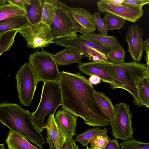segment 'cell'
<instances>
[{
  "label": "cell",
  "mask_w": 149,
  "mask_h": 149,
  "mask_svg": "<svg viewBox=\"0 0 149 149\" xmlns=\"http://www.w3.org/2000/svg\"><path fill=\"white\" fill-rule=\"evenodd\" d=\"M58 82L62 109L81 118L89 126L104 127L110 123L95 100L92 84L86 77L79 72L63 71Z\"/></svg>",
  "instance_id": "6da1fadb"
},
{
  "label": "cell",
  "mask_w": 149,
  "mask_h": 149,
  "mask_svg": "<svg viewBox=\"0 0 149 149\" xmlns=\"http://www.w3.org/2000/svg\"><path fill=\"white\" fill-rule=\"evenodd\" d=\"M32 114L17 104L3 102L0 105L1 123L42 149L45 141L34 124Z\"/></svg>",
  "instance_id": "7a4b0ae2"
},
{
  "label": "cell",
  "mask_w": 149,
  "mask_h": 149,
  "mask_svg": "<svg viewBox=\"0 0 149 149\" xmlns=\"http://www.w3.org/2000/svg\"><path fill=\"white\" fill-rule=\"evenodd\" d=\"M111 62L115 74L113 84L111 85V88L127 91L133 96L134 104L139 107H142L138 97L137 84L140 80L145 76L147 65L136 61Z\"/></svg>",
  "instance_id": "3957f363"
},
{
  "label": "cell",
  "mask_w": 149,
  "mask_h": 149,
  "mask_svg": "<svg viewBox=\"0 0 149 149\" xmlns=\"http://www.w3.org/2000/svg\"><path fill=\"white\" fill-rule=\"evenodd\" d=\"M62 102L61 88L58 81L44 82L40 100L36 110L32 113L33 122L41 132L45 129V116L54 115Z\"/></svg>",
  "instance_id": "277c9868"
},
{
  "label": "cell",
  "mask_w": 149,
  "mask_h": 149,
  "mask_svg": "<svg viewBox=\"0 0 149 149\" xmlns=\"http://www.w3.org/2000/svg\"><path fill=\"white\" fill-rule=\"evenodd\" d=\"M52 54L42 49L30 54L28 59L38 82L58 81L61 72L52 57Z\"/></svg>",
  "instance_id": "5b68a950"
},
{
  "label": "cell",
  "mask_w": 149,
  "mask_h": 149,
  "mask_svg": "<svg viewBox=\"0 0 149 149\" xmlns=\"http://www.w3.org/2000/svg\"><path fill=\"white\" fill-rule=\"evenodd\" d=\"M15 78L20 102L24 106H29L38 82L29 62L25 63L20 67L15 75Z\"/></svg>",
  "instance_id": "8992f818"
},
{
  "label": "cell",
  "mask_w": 149,
  "mask_h": 149,
  "mask_svg": "<svg viewBox=\"0 0 149 149\" xmlns=\"http://www.w3.org/2000/svg\"><path fill=\"white\" fill-rule=\"evenodd\" d=\"M114 116L110 123L112 134L116 139L125 141L132 138L133 130L132 117L129 106L125 102L117 104L114 107Z\"/></svg>",
  "instance_id": "52a82bcc"
},
{
  "label": "cell",
  "mask_w": 149,
  "mask_h": 149,
  "mask_svg": "<svg viewBox=\"0 0 149 149\" xmlns=\"http://www.w3.org/2000/svg\"><path fill=\"white\" fill-rule=\"evenodd\" d=\"M17 30L27 41L28 47L33 49L42 48L54 43V39L49 26L42 21Z\"/></svg>",
  "instance_id": "ba28073f"
},
{
  "label": "cell",
  "mask_w": 149,
  "mask_h": 149,
  "mask_svg": "<svg viewBox=\"0 0 149 149\" xmlns=\"http://www.w3.org/2000/svg\"><path fill=\"white\" fill-rule=\"evenodd\" d=\"M65 4L58 0L55 15L50 26L54 39L77 35L78 31L67 13Z\"/></svg>",
  "instance_id": "9c48e42d"
},
{
  "label": "cell",
  "mask_w": 149,
  "mask_h": 149,
  "mask_svg": "<svg viewBox=\"0 0 149 149\" xmlns=\"http://www.w3.org/2000/svg\"><path fill=\"white\" fill-rule=\"evenodd\" d=\"M77 36L56 39L54 43L77 52L81 54L83 58L87 57L90 60L109 61L105 53L87 46L81 42Z\"/></svg>",
  "instance_id": "30bf717a"
},
{
  "label": "cell",
  "mask_w": 149,
  "mask_h": 149,
  "mask_svg": "<svg viewBox=\"0 0 149 149\" xmlns=\"http://www.w3.org/2000/svg\"><path fill=\"white\" fill-rule=\"evenodd\" d=\"M77 68L86 74L97 76L103 82L111 85L113 84L115 74L113 65L110 61L97 60L81 63Z\"/></svg>",
  "instance_id": "8fae6325"
},
{
  "label": "cell",
  "mask_w": 149,
  "mask_h": 149,
  "mask_svg": "<svg viewBox=\"0 0 149 149\" xmlns=\"http://www.w3.org/2000/svg\"><path fill=\"white\" fill-rule=\"evenodd\" d=\"M67 13L74 26L81 36L96 30L92 15L82 8L72 7L65 5Z\"/></svg>",
  "instance_id": "7c38bea8"
},
{
  "label": "cell",
  "mask_w": 149,
  "mask_h": 149,
  "mask_svg": "<svg viewBox=\"0 0 149 149\" xmlns=\"http://www.w3.org/2000/svg\"><path fill=\"white\" fill-rule=\"evenodd\" d=\"M97 5L98 9L100 12L111 13L133 23L138 20L143 13L142 7L111 5L102 0L97 1Z\"/></svg>",
  "instance_id": "4fadbf2b"
},
{
  "label": "cell",
  "mask_w": 149,
  "mask_h": 149,
  "mask_svg": "<svg viewBox=\"0 0 149 149\" xmlns=\"http://www.w3.org/2000/svg\"><path fill=\"white\" fill-rule=\"evenodd\" d=\"M143 35V29L136 23L129 26L126 34V40L128 46V52L133 59L138 62L142 60L144 51Z\"/></svg>",
  "instance_id": "5bb4252c"
},
{
  "label": "cell",
  "mask_w": 149,
  "mask_h": 149,
  "mask_svg": "<svg viewBox=\"0 0 149 149\" xmlns=\"http://www.w3.org/2000/svg\"><path fill=\"white\" fill-rule=\"evenodd\" d=\"M77 116L66 110H58L55 114L57 125L66 139L72 138L77 126Z\"/></svg>",
  "instance_id": "9a60e30c"
},
{
  "label": "cell",
  "mask_w": 149,
  "mask_h": 149,
  "mask_svg": "<svg viewBox=\"0 0 149 149\" xmlns=\"http://www.w3.org/2000/svg\"><path fill=\"white\" fill-rule=\"evenodd\" d=\"M47 136L46 137L49 146L54 148L62 147L66 139L58 128L56 123L54 115H49L45 124Z\"/></svg>",
  "instance_id": "2e32d148"
},
{
  "label": "cell",
  "mask_w": 149,
  "mask_h": 149,
  "mask_svg": "<svg viewBox=\"0 0 149 149\" xmlns=\"http://www.w3.org/2000/svg\"><path fill=\"white\" fill-rule=\"evenodd\" d=\"M8 149H41L31 144L18 132L10 130L6 140Z\"/></svg>",
  "instance_id": "e0dca14e"
},
{
  "label": "cell",
  "mask_w": 149,
  "mask_h": 149,
  "mask_svg": "<svg viewBox=\"0 0 149 149\" xmlns=\"http://www.w3.org/2000/svg\"><path fill=\"white\" fill-rule=\"evenodd\" d=\"M25 11L30 24L42 21L43 9L41 0H28L25 4Z\"/></svg>",
  "instance_id": "ac0fdd59"
},
{
  "label": "cell",
  "mask_w": 149,
  "mask_h": 149,
  "mask_svg": "<svg viewBox=\"0 0 149 149\" xmlns=\"http://www.w3.org/2000/svg\"><path fill=\"white\" fill-rule=\"evenodd\" d=\"M53 59L57 65H69L74 63H81L83 58L80 54L72 50L65 49L52 54Z\"/></svg>",
  "instance_id": "d6986e66"
},
{
  "label": "cell",
  "mask_w": 149,
  "mask_h": 149,
  "mask_svg": "<svg viewBox=\"0 0 149 149\" xmlns=\"http://www.w3.org/2000/svg\"><path fill=\"white\" fill-rule=\"evenodd\" d=\"M30 24L26 15L18 16L0 21V33L18 30Z\"/></svg>",
  "instance_id": "ffe728a7"
},
{
  "label": "cell",
  "mask_w": 149,
  "mask_h": 149,
  "mask_svg": "<svg viewBox=\"0 0 149 149\" xmlns=\"http://www.w3.org/2000/svg\"><path fill=\"white\" fill-rule=\"evenodd\" d=\"M82 36L113 49L123 48L117 39L114 36L103 35L94 32Z\"/></svg>",
  "instance_id": "44dd1931"
},
{
  "label": "cell",
  "mask_w": 149,
  "mask_h": 149,
  "mask_svg": "<svg viewBox=\"0 0 149 149\" xmlns=\"http://www.w3.org/2000/svg\"><path fill=\"white\" fill-rule=\"evenodd\" d=\"M95 100L104 114L111 121L114 116V107L109 98L104 93L96 91L94 93Z\"/></svg>",
  "instance_id": "7402d4cb"
},
{
  "label": "cell",
  "mask_w": 149,
  "mask_h": 149,
  "mask_svg": "<svg viewBox=\"0 0 149 149\" xmlns=\"http://www.w3.org/2000/svg\"><path fill=\"white\" fill-rule=\"evenodd\" d=\"M42 7V22L50 26L57 6V0H41Z\"/></svg>",
  "instance_id": "603a6c76"
},
{
  "label": "cell",
  "mask_w": 149,
  "mask_h": 149,
  "mask_svg": "<svg viewBox=\"0 0 149 149\" xmlns=\"http://www.w3.org/2000/svg\"><path fill=\"white\" fill-rule=\"evenodd\" d=\"M108 131L106 128L100 129L99 127L93 128H89L86 131L77 134L75 139V142L81 143L83 146L86 147L88 146L91 139L93 137L102 134H107Z\"/></svg>",
  "instance_id": "cb8c5ba5"
},
{
  "label": "cell",
  "mask_w": 149,
  "mask_h": 149,
  "mask_svg": "<svg viewBox=\"0 0 149 149\" xmlns=\"http://www.w3.org/2000/svg\"><path fill=\"white\" fill-rule=\"evenodd\" d=\"M137 88L138 97L141 104L149 108V82L145 76L138 82Z\"/></svg>",
  "instance_id": "d4e9b609"
},
{
  "label": "cell",
  "mask_w": 149,
  "mask_h": 149,
  "mask_svg": "<svg viewBox=\"0 0 149 149\" xmlns=\"http://www.w3.org/2000/svg\"><path fill=\"white\" fill-rule=\"evenodd\" d=\"M26 14L24 10L10 3L0 6V21Z\"/></svg>",
  "instance_id": "484cf974"
},
{
  "label": "cell",
  "mask_w": 149,
  "mask_h": 149,
  "mask_svg": "<svg viewBox=\"0 0 149 149\" xmlns=\"http://www.w3.org/2000/svg\"><path fill=\"white\" fill-rule=\"evenodd\" d=\"M102 19L107 30H120L125 23V20L113 14L106 13Z\"/></svg>",
  "instance_id": "4316f807"
},
{
  "label": "cell",
  "mask_w": 149,
  "mask_h": 149,
  "mask_svg": "<svg viewBox=\"0 0 149 149\" xmlns=\"http://www.w3.org/2000/svg\"><path fill=\"white\" fill-rule=\"evenodd\" d=\"M17 30L15 29L0 33V56L4 52L8 51L12 45Z\"/></svg>",
  "instance_id": "83f0119b"
},
{
  "label": "cell",
  "mask_w": 149,
  "mask_h": 149,
  "mask_svg": "<svg viewBox=\"0 0 149 149\" xmlns=\"http://www.w3.org/2000/svg\"><path fill=\"white\" fill-rule=\"evenodd\" d=\"M110 139L107 134H104L93 137L89 143L93 149H104Z\"/></svg>",
  "instance_id": "f1b7e54d"
},
{
  "label": "cell",
  "mask_w": 149,
  "mask_h": 149,
  "mask_svg": "<svg viewBox=\"0 0 149 149\" xmlns=\"http://www.w3.org/2000/svg\"><path fill=\"white\" fill-rule=\"evenodd\" d=\"M77 37L81 42L89 47L95 49L104 53L114 50L81 35H77Z\"/></svg>",
  "instance_id": "f546056e"
},
{
  "label": "cell",
  "mask_w": 149,
  "mask_h": 149,
  "mask_svg": "<svg viewBox=\"0 0 149 149\" xmlns=\"http://www.w3.org/2000/svg\"><path fill=\"white\" fill-rule=\"evenodd\" d=\"M121 149H149V143L139 141L132 138L120 144Z\"/></svg>",
  "instance_id": "4dcf8cb0"
},
{
  "label": "cell",
  "mask_w": 149,
  "mask_h": 149,
  "mask_svg": "<svg viewBox=\"0 0 149 149\" xmlns=\"http://www.w3.org/2000/svg\"><path fill=\"white\" fill-rule=\"evenodd\" d=\"M105 54L111 62L119 63L125 62V52L123 48L113 50Z\"/></svg>",
  "instance_id": "1f68e13d"
},
{
  "label": "cell",
  "mask_w": 149,
  "mask_h": 149,
  "mask_svg": "<svg viewBox=\"0 0 149 149\" xmlns=\"http://www.w3.org/2000/svg\"><path fill=\"white\" fill-rule=\"evenodd\" d=\"M100 12H95L92 15L96 30L100 34L107 36L108 30L102 19L100 17Z\"/></svg>",
  "instance_id": "d6a6232c"
},
{
  "label": "cell",
  "mask_w": 149,
  "mask_h": 149,
  "mask_svg": "<svg viewBox=\"0 0 149 149\" xmlns=\"http://www.w3.org/2000/svg\"><path fill=\"white\" fill-rule=\"evenodd\" d=\"M148 4H149V0H124L122 3L123 6L141 7Z\"/></svg>",
  "instance_id": "836d02e7"
},
{
  "label": "cell",
  "mask_w": 149,
  "mask_h": 149,
  "mask_svg": "<svg viewBox=\"0 0 149 149\" xmlns=\"http://www.w3.org/2000/svg\"><path fill=\"white\" fill-rule=\"evenodd\" d=\"M49 149H79V147L77 145L73 138L66 139L65 143L62 147L54 148L51 146H49Z\"/></svg>",
  "instance_id": "e575fe53"
},
{
  "label": "cell",
  "mask_w": 149,
  "mask_h": 149,
  "mask_svg": "<svg viewBox=\"0 0 149 149\" xmlns=\"http://www.w3.org/2000/svg\"><path fill=\"white\" fill-rule=\"evenodd\" d=\"M120 146L117 140L115 138L108 141L104 149H120Z\"/></svg>",
  "instance_id": "d590c367"
},
{
  "label": "cell",
  "mask_w": 149,
  "mask_h": 149,
  "mask_svg": "<svg viewBox=\"0 0 149 149\" xmlns=\"http://www.w3.org/2000/svg\"><path fill=\"white\" fill-rule=\"evenodd\" d=\"M9 3L11 4L25 10V4L28 0H7Z\"/></svg>",
  "instance_id": "8d00e7d4"
},
{
  "label": "cell",
  "mask_w": 149,
  "mask_h": 149,
  "mask_svg": "<svg viewBox=\"0 0 149 149\" xmlns=\"http://www.w3.org/2000/svg\"><path fill=\"white\" fill-rule=\"evenodd\" d=\"M144 49L145 51L146 54L144 58L147 65H149V36L143 41Z\"/></svg>",
  "instance_id": "74e56055"
},
{
  "label": "cell",
  "mask_w": 149,
  "mask_h": 149,
  "mask_svg": "<svg viewBox=\"0 0 149 149\" xmlns=\"http://www.w3.org/2000/svg\"><path fill=\"white\" fill-rule=\"evenodd\" d=\"M103 2L108 4L122 6V3L124 0H102Z\"/></svg>",
  "instance_id": "f35d334b"
},
{
  "label": "cell",
  "mask_w": 149,
  "mask_h": 149,
  "mask_svg": "<svg viewBox=\"0 0 149 149\" xmlns=\"http://www.w3.org/2000/svg\"><path fill=\"white\" fill-rule=\"evenodd\" d=\"M88 80L93 85L100 83L101 81L99 77L95 75L91 76Z\"/></svg>",
  "instance_id": "ab89813d"
},
{
  "label": "cell",
  "mask_w": 149,
  "mask_h": 149,
  "mask_svg": "<svg viewBox=\"0 0 149 149\" xmlns=\"http://www.w3.org/2000/svg\"><path fill=\"white\" fill-rule=\"evenodd\" d=\"M145 77L149 82V65H147V68L145 71Z\"/></svg>",
  "instance_id": "60d3db41"
},
{
  "label": "cell",
  "mask_w": 149,
  "mask_h": 149,
  "mask_svg": "<svg viewBox=\"0 0 149 149\" xmlns=\"http://www.w3.org/2000/svg\"><path fill=\"white\" fill-rule=\"evenodd\" d=\"M7 0H0V6L4 5L6 4Z\"/></svg>",
  "instance_id": "b9f144b4"
},
{
  "label": "cell",
  "mask_w": 149,
  "mask_h": 149,
  "mask_svg": "<svg viewBox=\"0 0 149 149\" xmlns=\"http://www.w3.org/2000/svg\"><path fill=\"white\" fill-rule=\"evenodd\" d=\"M0 149H7L5 148L4 144L1 143L0 144Z\"/></svg>",
  "instance_id": "7bdbcfd3"
},
{
  "label": "cell",
  "mask_w": 149,
  "mask_h": 149,
  "mask_svg": "<svg viewBox=\"0 0 149 149\" xmlns=\"http://www.w3.org/2000/svg\"><path fill=\"white\" fill-rule=\"evenodd\" d=\"M86 149H93L91 147V148H89L88 146L87 147H86Z\"/></svg>",
  "instance_id": "ee69618b"
},
{
  "label": "cell",
  "mask_w": 149,
  "mask_h": 149,
  "mask_svg": "<svg viewBox=\"0 0 149 149\" xmlns=\"http://www.w3.org/2000/svg\"><path fill=\"white\" fill-rule=\"evenodd\" d=\"M148 15H149V8H148Z\"/></svg>",
  "instance_id": "f6af8a7d"
}]
</instances>
